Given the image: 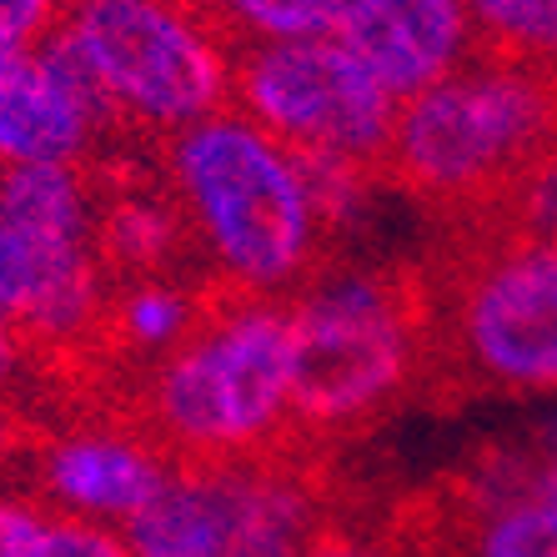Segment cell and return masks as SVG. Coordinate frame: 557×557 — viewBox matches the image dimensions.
<instances>
[{
    "label": "cell",
    "instance_id": "ba28073f",
    "mask_svg": "<svg viewBox=\"0 0 557 557\" xmlns=\"http://www.w3.org/2000/svg\"><path fill=\"white\" fill-rule=\"evenodd\" d=\"M21 467L30 478V503L86 522H126L176 472L141 432L126 422H111V417L36 432Z\"/></svg>",
    "mask_w": 557,
    "mask_h": 557
},
{
    "label": "cell",
    "instance_id": "8fae6325",
    "mask_svg": "<svg viewBox=\"0 0 557 557\" xmlns=\"http://www.w3.org/2000/svg\"><path fill=\"white\" fill-rule=\"evenodd\" d=\"M236 522V467L171 472L141 512L121 522L136 557H226Z\"/></svg>",
    "mask_w": 557,
    "mask_h": 557
},
{
    "label": "cell",
    "instance_id": "3957f363",
    "mask_svg": "<svg viewBox=\"0 0 557 557\" xmlns=\"http://www.w3.org/2000/svg\"><path fill=\"white\" fill-rule=\"evenodd\" d=\"M292 428L317 453H342L376 422L422 403L428 286L417 261L322 272L286 297Z\"/></svg>",
    "mask_w": 557,
    "mask_h": 557
},
{
    "label": "cell",
    "instance_id": "6da1fadb",
    "mask_svg": "<svg viewBox=\"0 0 557 557\" xmlns=\"http://www.w3.org/2000/svg\"><path fill=\"white\" fill-rule=\"evenodd\" d=\"M111 422L136 428L176 472L307 447L292 428L286 301L221 282L201 322L136 382Z\"/></svg>",
    "mask_w": 557,
    "mask_h": 557
},
{
    "label": "cell",
    "instance_id": "ac0fdd59",
    "mask_svg": "<svg viewBox=\"0 0 557 557\" xmlns=\"http://www.w3.org/2000/svg\"><path fill=\"white\" fill-rule=\"evenodd\" d=\"M26 392V342L0 317V403H21Z\"/></svg>",
    "mask_w": 557,
    "mask_h": 557
},
{
    "label": "cell",
    "instance_id": "9c48e42d",
    "mask_svg": "<svg viewBox=\"0 0 557 557\" xmlns=\"http://www.w3.org/2000/svg\"><path fill=\"white\" fill-rule=\"evenodd\" d=\"M332 40L397 106L472 61L467 0H347Z\"/></svg>",
    "mask_w": 557,
    "mask_h": 557
},
{
    "label": "cell",
    "instance_id": "e0dca14e",
    "mask_svg": "<svg viewBox=\"0 0 557 557\" xmlns=\"http://www.w3.org/2000/svg\"><path fill=\"white\" fill-rule=\"evenodd\" d=\"M46 528V507L30 497H5L0 493V557H30Z\"/></svg>",
    "mask_w": 557,
    "mask_h": 557
},
{
    "label": "cell",
    "instance_id": "8992f818",
    "mask_svg": "<svg viewBox=\"0 0 557 557\" xmlns=\"http://www.w3.org/2000/svg\"><path fill=\"white\" fill-rule=\"evenodd\" d=\"M61 26L136 146L232 106V51L191 0H65Z\"/></svg>",
    "mask_w": 557,
    "mask_h": 557
},
{
    "label": "cell",
    "instance_id": "7c38bea8",
    "mask_svg": "<svg viewBox=\"0 0 557 557\" xmlns=\"http://www.w3.org/2000/svg\"><path fill=\"white\" fill-rule=\"evenodd\" d=\"M207 26L236 46H272V40H326L337 36L347 0H191Z\"/></svg>",
    "mask_w": 557,
    "mask_h": 557
},
{
    "label": "cell",
    "instance_id": "7a4b0ae2",
    "mask_svg": "<svg viewBox=\"0 0 557 557\" xmlns=\"http://www.w3.org/2000/svg\"><path fill=\"white\" fill-rule=\"evenodd\" d=\"M422 403L557 392V236L432 226Z\"/></svg>",
    "mask_w": 557,
    "mask_h": 557
},
{
    "label": "cell",
    "instance_id": "9a60e30c",
    "mask_svg": "<svg viewBox=\"0 0 557 557\" xmlns=\"http://www.w3.org/2000/svg\"><path fill=\"white\" fill-rule=\"evenodd\" d=\"M61 15L65 0H0V55H30Z\"/></svg>",
    "mask_w": 557,
    "mask_h": 557
},
{
    "label": "cell",
    "instance_id": "277c9868",
    "mask_svg": "<svg viewBox=\"0 0 557 557\" xmlns=\"http://www.w3.org/2000/svg\"><path fill=\"white\" fill-rule=\"evenodd\" d=\"M161 166L182 196L207 267L251 297H297L337 267V242L307 191L297 156L251 126L242 111H216L161 141Z\"/></svg>",
    "mask_w": 557,
    "mask_h": 557
},
{
    "label": "cell",
    "instance_id": "30bf717a",
    "mask_svg": "<svg viewBox=\"0 0 557 557\" xmlns=\"http://www.w3.org/2000/svg\"><path fill=\"white\" fill-rule=\"evenodd\" d=\"M96 136L40 55H0V166H81Z\"/></svg>",
    "mask_w": 557,
    "mask_h": 557
},
{
    "label": "cell",
    "instance_id": "5bb4252c",
    "mask_svg": "<svg viewBox=\"0 0 557 557\" xmlns=\"http://www.w3.org/2000/svg\"><path fill=\"white\" fill-rule=\"evenodd\" d=\"M30 557H136V553L106 522H86V518H71V512H46V528H40V543Z\"/></svg>",
    "mask_w": 557,
    "mask_h": 557
},
{
    "label": "cell",
    "instance_id": "4fadbf2b",
    "mask_svg": "<svg viewBox=\"0 0 557 557\" xmlns=\"http://www.w3.org/2000/svg\"><path fill=\"white\" fill-rule=\"evenodd\" d=\"M472 55L557 71V0H467Z\"/></svg>",
    "mask_w": 557,
    "mask_h": 557
},
{
    "label": "cell",
    "instance_id": "5b68a950",
    "mask_svg": "<svg viewBox=\"0 0 557 557\" xmlns=\"http://www.w3.org/2000/svg\"><path fill=\"white\" fill-rule=\"evenodd\" d=\"M557 151V71L472 55L447 81L397 106L376 182L432 226L478 221Z\"/></svg>",
    "mask_w": 557,
    "mask_h": 557
},
{
    "label": "cell",
    "instance_id": "52a82bcc",
    "mask_svg": "<svg viewBox=\"0 0 557 557\" xmlns=\"http://www.w3.org/2000/svg\"><path fill=\"white\" fill-rule=\"evenodd\" d=\"M232 111H242L292 156L342 161L351 171H367L372 182L382 176V156L397 121V101L332 36L236 46Z\"/></svg>",
    "mask_w": 557,
    "mask_h": 557
},
{
    "label": "cell",
    "instance_id": "2e32d148",
    "mask_svg": "<svg viewBox=\"0 0 557 557\" xmlns=\"http://www.w3.org/2000/svg\"><path fill=\"white\" fill-rule=\"evenodd\" d=\"M301 557H403L376 522H332Z\"/></svg>",
    "mask_w": 557,
    "mask_h": 557
}]
</instances>
